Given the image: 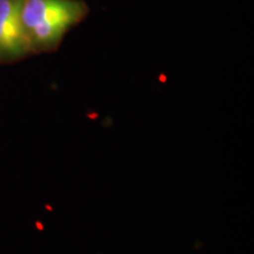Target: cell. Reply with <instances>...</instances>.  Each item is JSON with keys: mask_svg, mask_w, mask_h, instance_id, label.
Listing matches in <instances>:
<instances>
[{"mask_svg": "<svg viewBox=\"0 0 254 254\" xmlns=\"http://www.w3.org/2000/svg\"><path fill=\"white\" fill-rule=\"evenodd\" d=\"M86 12V5L79 0H23L21 5V19L27 36L40 25H65L71 28Z\"/></svg>", "mask_w": 254, "mask_h": 254, "instance_id": "cell-1", "label": "cell"}, {"mask_svg": "<svg viewBox=\"0 0 254 254\" xmlns=\"http://www.w3.org/2000/svg\"><path fill=\"white\" fill-rule=\"evenodd\" d=\"M23 0H0V62L23 58L32 52L21 19Z\"/></svg>", "mask_w": 254, "mask_h": 254, "instance_id": "cell-2", "label": "cell"}]
</instances>
